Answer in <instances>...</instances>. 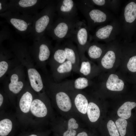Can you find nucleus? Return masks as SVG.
<instances>
[{"label": "nucleus", "instance_id": "nucleus-12", "mask_svg": "<svg viewBox=\"0 0 136 136\" xmlns=\"http://www.w3.org/2000/svg\"><path fill=\"white\" fill-rule=\"evenodd\" d=\"M0 80L1 82L7 74L20 63L14 54L10 49L1 45L0 49Z\"/></svg>", "mask_w": 136, "mask_h": 136}, {"label": "nucleus", "instance_id": "nucleus-8", "mask_svg": "<svg viewBox=\"0 0 136 136\" xmlns=\"http://www.w3.org/2000/svg\"><path fill=\"white\" fill-rule=\"evenodd\" d=\"M51 0H10L8 2L7 10L12 12L35 15Z\"/></svg>", "mask_w": 136, "mask_h": 136}, {"label": "nucleus", "instance_id": "nucleus-19", "mask_svg": "<svg viewBox=\"0 0 136 136\" xmlns=\"http://www.w3.org/2000/svg\"><path fill=\"white\" fill-rule=\"evenodd\" d=\"M87 3L96 7L105 9L110 11H118L121 5L119 0H85Z\"/></svg>", "mask_w": 136, "mask_h": 136}, {"label": "nucleus", "instance_id": "nucleus-11", "mask_svg": "<svg viewBox=\"0 0 136 136\" xmlns=\"http://www.w3.org/2000/svg\"><path fill=\"white\" fill-rule=\"evenodd\" d=\"M87 25L84 21H79L69 39L76 43L79 55L84 54L91 41V35Z\"/></svg>", "mask_w": 136, "mask_h": 136}, {"label": "nucleus", "instance_id": "nucleus-24", "mask_svg": "<svg viewBox=\"0 0 136 136\" xmlns=\"http://www.w3.org/2000/svg\"><path fill=\"white\" fill-rule=\"evenodd\" d=\"M80 64L79 74L81 76H88L91 72V66L90 62L86 57L85 54L79 55Z\"/></svg>", "mask_w": 136, "mask_h": 136}, {"label": "nucleus", "instance_id": "nucleus-14", "mask_svg": "<svg viewBox=\"0 0 136 136\" xmlns=\"http://www.w3.org/2000/svg\"><path fill=\"white\" fill-rule=\"evenodd\" d=\"M35 93L27 81L24 88L18 95L19 109L24 114H27L30 112Z\"/></svg>", "mask_w": 136, "mask_h": 136}, {"label": "nucleus", "instance_id": "nucleus-9", "mask_svg": "<svg viewBox=\"0 0 136 136\" xmlns=\"http://www.w3.org/2000/svg\"><path fill=\"white\" fill-rule=\"evenodd\" d=\"M119 20L121 29L120 36L127 42L131 36V24L136 20V3L131 1L125 5Z\"/></svg>", "mask_w": 136, "mask_h": 136}, {"label": "nucleus", "instance_id": "nucleus-10", "mask_svg": "<svg viewBox=\"0 0 136 136\" xmlns=\"http://www.w3.org/2000/svg\"><path fill=\"white\" fill-rule=\"evenodd\" d=\"M121 26L118 19L115 18L109 23L97 27L92 35L91 40L103 41L106 42L114 41L120 36Z\"/></svg>", "mask_w": 136, "mask_h": 136}, {"label": "nucleus", "instance_id": "nucleus-25", "mask_svg": "<svg viewBox=\"0 0 136 136\" xmlns=\"http://www.w3.org/2000/svg\"><path fill=\"white\" fill-rule=\"evenodd\" d=\"M74 103L76 108L80 112L83 114L87 113L88 101L84 95L79 93L76 95L74 98Z\"/></svg>", "mask_w": 136, "mask_h": 136}, {"label": "nucleus", "instance_id": "nucleus-17", "mask_svg": "<svg viewBox=\"0 0 136 136\" xmlns=\"http://www.w3.org/2000/svg\"><path fill=\"white\" fill-rule=\"evenodd\" d=\"M73 71V67L72 63L66 60L63 63L59 65L51 71V77L56 82L59 83L61 80L67 77Z\"/></svg>", "mask_w": 136, "mask_h": 136}, {"label": "nucleus", "instance_id": "nucleus-7", "mask_svg": "<svg viewBox=\"0 0 136 136\" xmlns=\"http://www.w3.org/2000/svg\"><path fill=\"white\" fill-rule=\"evenodd\" d=\"M79 21L77 18L66 19L59 17L53 22L45 34L58 42L65 39H69Z\"/></svg>", "mask_w": 136, "mask_h": 136}, {"label": "nucleus", "instance_id": "nucleus-2", "mask_svg": "<svg viewBox=\"0 0 136 136\" xmlns=\"http://www.w3.org/2000/svg\"><path fill=\"white\" fill-rule=\"evenodd\" d=\"M78 9L86 18L89 31L106 24L115 18L110 11L95 7L85 0L75 1Z\"/></svg>", "mask_w": 136, "mask_h": 136}, {"label": "nucleus", "instance_id": "nucleus-37", "mask_svg": "<svg viewBox=\"0 0 136 136\" xmlns=\"http://www.w3.org/2000/svg\"><path fill=\"white\" fill-rule=\"evenodd\" d=\"M38 136L36 134H31L30 135H29L28 136Z\"/></svg>", "mask_w": 136, "mask_h": 136}, {"label": "nucleus", "instance_id": "nucleus-26", "mask_svg": "<svg viewBox=\"0 0 136 136\" xmlns=\"http://www.w3.org/2000/svg\"><path fill=\"white\" fill-rule=\"evenodd\" d=\"M116 58L115 52L113 50H108L102 58L101 63L102 66L107 69L113 67Z\"/></svg>", "mask_w": 136, "mask_h": 136}, {"label": "nucleus", "instance_id": "nucleus-27", "mask_svg": "<svg viewBox=\"0 0 136 136\" xmlns=\"http://www.w3.org/2000/svg\"><path fill=\"white\" fill-rule=\"evenodd\" d=\"M87 113L89 120L92 122L96 121L100 115V111L98 106L93 102L88 104Z\"/></svg>", "mask_w": 136, "mask_h": 136}, {"label": "nucleus", "instance_id": "nucleus-3", "mask_svg": "<svg viewBox=\"0 0 136 136\" xmlns=\"http://www.w3.org/2000/svg\"><path fill=\"white\" fill-rule=\"evenodd\" d=\"M56 3L50 2L35 16L30 37L33 41L40 39L53 22Z\"/></svg>", "mask_w": 136, "mask_h": 136}, {"label": "nucleus", "instance_id": "nucleus-16", "mask_svg": "<svg viewBox=\"0 0 136 136\" xmlns=\"http://www.w3.org/2000/svg\"><path fill=\"white\" fill-rule=\"evenodd\" d=\"M43 92H35L31 106L30 112L33 116L38 118L45 116L47 109L42 100Z\"/></svg>", "mask_w": 136, "mask_h": 136}, {"label": "nucleus", "instance_id": "nucleus-28", "mask_svg": "<svg viewBox=\"0 0 136 136\" xmlns=\"http://www.w3.org/2000/svg\"><path fill=\"white\" fill-rule=\"evenodd\" d=\"M13 123L10 119L5 118L0 121V135L7 136L11 131L13 128Z\"/></svg>", "mask_w": 136, "mask_h": 136}, {"label": "nucleus", "instance_id": "nucleus-13", "mask_svg": "<svg viewBox=\"0 0 136 136\" xmlns=\"http://www.w3.org/2000/svg\"><path fill=\"white\" fill-rule=\"evenodd\" d=\"M78 9L75 1L72 0L59 1L56 4V12L59 17L62 18H77Z\"/></svg>", "mask_w": 136, "mask_h": 136}, {"label": "nucleus", "instance_id": "nucleus-29", "mask_svg": "<svg viewBox=\"0 0 136 136\" xmlns=\"http://www.w3.org/2000/svg\"><path fill=\"white\" fill-rule=\"evenodd\" d=\"M115 123L121 136H124L126 132L127 122L125 119L119 118L116 121Z\"/></svg>", "mask_w": 136, "mask_h": 136}, {"label": "nucleus", "instance_id": "nucleus-31", "mask_svg": "<svg viewBox=\"0 0 136 136\" xmlns=\"http://www.w3.org/2000/svg\"><path fill=\"white\" fill-rule=\"evenodd\" d=\"M107 127L109 134L111 136H119L117 127L113 121L110 120L108 121Z\"/></svg>", "mask_w": 136, "mask_h": 136}, {"label": "nucleus", "instance_id": "nucleus-22", "mask_svg": "<svg viewBox=\"0 0 136 136\" xmlns=\"http://www.w3.org/2000/svg\"><path fill=\"white\" fill-rule=\"evenodd\" d=\"M103 47L97 41L89 43L86 51L89 57L93 59L100 58L103 52Z\"/></svg>", "mask_w": 136, "mask_h": 136}, {"label": "nucleus", "instance_id": "nucleus-15", "mask_svg": "<svg viewBox=\"0 0 136 136\" xmlns=\"http://www.w3.org/2000/svg\"><path fill=\"white\" fill-rule=\"evenodd\" d=\"M70 40L65 41L62 45L66 55V60L70 61L73 67V71L79 74L80 58L77 48Z\"/></svg>", "mask_w": 136, "mask_h": 136}, {"label": "nucleus", "instance_id": "nucleus-4", "mask_svg": "<svg viewBox=\"0 0 136 136\" xmlns=\"http://www.w3.org/2000/svg\"><path fill=\"white\" fill-rule=\"evenodd\" d=\"M24 70L20 64L9 71L1 82L4 92L10 99L18 96L26 85L27 81Z\"/></svg>", "mask_w": 136, "mask_h": 136}, {"label": "nucleus", "instance_id": "nucleus-6", "mask_svg": "<svg viewBox=\"0 0 136 136\" xmlns=\"http://www.w3.org/2000/svg\"><path fill=\"white\" fill-rule=\"evenodd\" d=\"M35 15L23 14L9 11L0 13L1 17L4 18L23 37L30 36Z\"/></svg>", "mask_w": 136, "mask_h": 136}, {"label": "nucleus", "instance_id": "nucleus-18", "mask_svg": "<svg viewBox=\"0 0 136 136\" xmlns=\"http://www.w3.org/2000/svg\"><path fill=\"white\" fill-rule=\"evenodd\" d=\"M66 60V55L62 45L56 44L53 48L52 54L48 61L51 71Z\"/></svg>", "mask_w": 136, "mask_h": 136}, {"label": "nucleus", "instance_id": "nucleus-33", "mask_svg": "<svg viewBox=\"0 0 136 136\" xmlns=\"http://www.w3.org/2000/svg\"><path fill=\"white\" fill-rule=\"evenodd\" d=\"M79 127L78 124L76 123V121L74 118L70 119L68 122V128L76 129L78 128Z\"/></svg>", "mask_w": 136, "mask_h": 136}, {"label": "nucleus", "instance_id": "nucleus-36", "mask_svg": "<svg viewBox=\"0 0 136 136\" xmlns=\"http://www.w3.org/2000/svg\"><path fill=\"white\" fill-rule=\"evenodd\" d=\"M77 136H88V135L86 132L83 131L78 133Z\"/></svg>", "mask_w": 136, "mask_h": 136}, {"label": "nucleus", "instance_id": "nucleus-21", "mask_svg": "<svg viewBox=\"0 0 136 136\" xmlns=\"http://www.w3.org/2000/svg\"><path fill=\"white\" fill-rule=\"evenodd\" d=\"M106 85L107 88L110 90L120 91L123 89L124 84L123 81L119 79L117 75L112 74L109 76Z\"/></svg>", "mask_w": 136, "mask_h": 136}, {"label": "nucleus", "instance_id": "nucleus-23", "mask_svg": "<svg viewBox=\"0 0 136 136\" xmlns=\"http://www.w3.org/2000/svg\"><path fill=\"white\" fill-rule=\"evenodd\" d=\"M136 106V103L134 102H125L118 109L117 114L120 118L127 119L131 116V110Z\"/></svg>", "mask_w": 136, "mask_h": 136}, {"label": "nucleus", "instance_id": "nucleus-35", "mask_svg": "<svg viewBox=\"0 0 136 136\" xmlns=\"http://www.w3.org/2000/svg\"><path fill=\"white\" fill-rule=\"evenodd\" d=\"M77 132L74 129L67 128V130L63 133V136H75Z\"/></svg>", "mask_w": 136, "mask_h": 136}, {"label": "nucleus", "instance_id": "nucleus-34", "mask_svg": "<svg viewBox=\"0 0 136 136\" xmlns=\"http://www.w3.org/2000/svg\"><path fill=\"white\" fill-rule=\"evenodd\" d=\"M8 2V1L7 0H0V13L7 11Z\"/></svg>", "mask_w": 136, "mask_h": 136}, {"label": "nucleus", "instance_id": "nucleus-1", "mask_svg": "<svg viewBox=\"0 0 136 136\" xmlns=\"http://www.w3.org/2000/svg\"><path fill=\"white\" fill-rule=\"evenodd\" d=\"M10 45V50L26 70L28 81L33 90L39 93L44 89L42 74L37 69L31 57L28 47L25 43L13 40Z\"/></svg>", "mask_w": 136, "mask_h": 136}, {"label": "nucleus", "instance_id": "nucleus-20", "mask_svg": "<svg viewBox=\"0 0 136 136\" xmlns=\"http://www.w3.org/2000/svg\"><path fill=\"white\" fill-rule=\"evenodd\" d=\"M63 87H72L77 90L84 89L89 85V81L86 77L81 76L73 80H69L59 83Z\"/></svg>", "mask_w": 136, "mask_h": 136}, {"label": "nucleus", "instance_id": "nucleus-30", "mask_svg": "<svg viewBox=\"0 0 136 136\" xmlns=\"http://www.w3.org/2000/svg\"><path fill=\"white\" fill-rule=\"evenodd\" d=\"M6 40L10 41L13 40L12 36L9 28L6 26H3L0 31V45L4 41Z\"/></svg>", "mask_w": 136, "mask_h": 136}, {"label": "nucleus", "instance_id": "nucleus-5", "mask_svg": "<svg viewBox=\"0 0 136 136\" xmlns=\"http://www.w3.org/2000/svg\"><path fill=\"white\" fill-rule=\"evenodd\" d=\"M53 48L51 41L44 35L39 40L33 41L32 44L28 47L29 52L37 68L41 70L44 74H48L46 64Z\"/></svg>", "mask_w": 136, "mask_h": 136}, {"label": "nucleus", "instance_id": "nucleus-32", "mask_svg": "<svg viewBox=\"0 0 136 136\" xmlns=\"http://www.w3.org/2000/svg\"><path fill=\"white\" fill-rule=\"evenodd\" d=\"M128 70L132 72H136V56L131 57L127 65Z\"/></svg>", "mask_w": 136, "mask_h": 136}]
</instances>
